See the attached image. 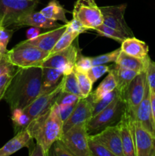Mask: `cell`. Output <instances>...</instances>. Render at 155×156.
<instances>
[{"label":"cell","mask_w":155,"mask_h":156,"mask_svg":"<svg viewBox=\"0 0 155 156\" xmlns=\"http://www.w3.org/2000/svg\"><path fill=\"white\" fill-rule=\"evenodd\" d=\"M42 94V68H18L3 98L11 110L25 108Z\"/></svg>","instance_id":"obj_1"},{"label":"cell","mask_w":155,"mask_h":156,"mask_svg":"<svg viewBox=\"0 0 155 156\" xmlns=\"http://www.w3.org/2000/svg\"><path fill=\"white\" fill-rule=\"evenodd\" d=\"M26 128L48 156L53 143L60 140L63 134V121L59 116L57 104L54 103L48 111L32 120Z\"/></svg>","instance_id":"obj_2"},{"label":"cell","mask_w":155,"mask_h":156,"mask_svg":"<svg viewBox=\"0 0 155 156\" xmlns=\"http://www.w3.org/2000/svg\"><path fill=\"white\" fill-rule=\"evenodd\" d=\"M126 110L124 100L117 94L113 101L104 110L91 117L87 122V129L89 135H94L105 128L118 123Z\"/></svg>","instance_id":"obj_3"},{"label":"cell","mask_w":155,"mask_h":156,"mask_svg":"<svg viewBox=\"0 0 155 156\" xmlns=\"http://www.w3.org/2000/svg\"><path fill=\"white\" fill-rule=\"evenodd\" d=\"M49 54V53L43 51L37 47L21 44V42L7 52L9 61L18 68L41 67Z\"/></svg>","instance_id":"obj_4"},{"label":"cell","mask_w":155,"mask_h":156,"mask_svg":"<svg viewBox=\"0 0 155 156\" xmlns=\"http://www.w3.org/2000/svg\"><path fill=\"white\" fill-rule=\"evenodd\" d=\"M38 0H0V26L15 28L23 15L35 10Z\"/></svg>","instance_id":"obj_5"},{"label":"cell","mask_w":155,"mask_h":156,"mask_svg":"<svg viewBox=\"0 0 155 156\" xmlns=\"http://www.w3.org/2000/svg\"><path fill=\"white\" fill-rule=\"evenodd\" d=\"M87 123H79L63 133L60 140L74 156H93L89 148Z\"/></svg>","instance_id":"obj_6"},{"label":"cell","mask_w":155,"mask_h":156,"mask_svg":"<svg viewBox=\"0 0 155 156\" xmlns=\"http://www.w3.org/2000/svg\"><path fill=\"white\" fill-rule=\"evenodd\" d=\"M72 14L73 18L88 30H93L103 23V14L94 0H76Z\"/></svg>","instance_id":"obj_7"},{"label":"cell","mask_w":155,"mask_h":156,"mask_svg":"<svg viewBox=\"0 0 155 156\" xmlns=\"http://www.w3.org/2000/svg\"><path fill=\"white\" fill-rule=\"evenodd\" d=\"M73 42L69 47L58 53L49 56L41 65V67H51L63 72L64 75L71 73L74 70V65L81 54L77 43Z\"/></svg>","instance_id":"obj_8"},{"label":"cell","mask_w":155,"mask_h":156,"mask_svg":"<svg viewBox=\"0 0 155 156\" xmlns=\"http://www.w3.org/2000/svg\"><path fill=\"white\" fill-rule=\"evenodd\" d=\"M146 84H147V75L145 71L137 75L136 77L132 81L126 91L124 100L126 105V110L131 114L134 120L138 106L144 96Z\"/></svg>","instance_id":"obj_9"},{"label":"cell","mask_w":155,"mask_h":156,"mask_svg":"<svg viewBox=\"0 0 155 156\" xmlns=\"http://www.w3.org/2000/svg\"><path fill=\"white\" fill-rule=\"evenodd\" d=\"M100 8L102 14H103V24L122 32L129 37H134L133 32L128 26L124 18L127 4H121L119 5L112 6H103V7Z\"/></svg>","instance_id":"obj_10"},{"label":"cell","mask_w":155,"mask_h":156,"mask_svg":"<svg viewBox=\"0 0 155 156\" xmlns=\"http://www.w3.org/2000/svg\"><path fill=\"white\" fill-rule=\"evenodd\" d=\"M62 87H63V79L62 78L60 82L56 88L40 95L28 106L23 109L24 113L30 118V121L40 115L41 114L48 111L53 106V104L56 103L59 93L62 91Z\"/></svg>","instance_id":"obj_11"},{"label":"cell","mask_w":155,"mask_h":156,"mask_svg":"<svg viewBox=\"0 0 155 156\" xmlns=\"http://www.w3.org/2000/svg\"><path fill=\"white\" fill-rule=\"evenodd\" d=\"M135 120L126 110L117 125L119 129L124 156H137L135 142Z\"/></svg>","instance_id":"obj_12"},{"label":"cell","mask_w":155,"mask_h":156,"mask_svg":"<svg viewBox=\"0 0 155 156\" xmlns=\"http://www.w3.org/2000/svg\"><path fill=\"white\" fill-rule=\"evenodd\" d=\"M93 117V103L90 95L81 98L77 102L70 117L63 122V133L72 126L82 123H87Z\"/></svg>","instance_id":"obj_13"},{"label":"cell","mask_w":155,"mask_h":156,"mask_svg":"<svg viewBox=\"0 0 155 156\" xmlns=\"http://www.w3.org/2000/svg\"><path fill=\"white\" fill-rule=\"evenodd\" d=\"M90 136L104 145L115 156H124L119 129L117 124L108 126L98 133L90 135Z\"/></svg>","instance_id":"obj_14"},{"label":"cell","mask_w":155,"mask_h":156,"mask_svg":"<svg viewBox=\"0 0 155 156\" xmlns=\"http://www.w3.org/2000/svg\"><path fill=\"white\" fill-rule=\"evenodd\" d=\"M135 142L137 156H155V136L135 120Z\"/></svg>","instance_id":"obj_15"},{"label":"cell","mask_w":155,"mask_h":156,"mask_svg":"<svg viewBox=\"0 0 155 156\" xmlns=\"http://www.w3.org/2000/svg\"><path fill=\"white\" fill-rule=\"evenodd\" d=\"M66 30V24L62 26L56 27L53 30L41 34L33 39H27L26 41H21V44L31 45L37 47L40 50L50 53L60 37L63 34Z\"/></svg>","instance_id":"obj_16"},{"label":"cell","mask_w":155,"mask_h":156,"mask_svg":"<svg viewBox=\"0 0 155 156\" xmlns=\"http://www.w3.org/2000/svg\"><path fill=\"white\" fill-rule=\"evenodd\" d=\"M135 120L139 122L143 127L145 128L148 132L155 136V128L153 117H152L151 104H150V87L147 82L146 84L144 96L137 110Z\"/></svg>","instance_id":"obj_17"},{"label":"cell","mask_w":155,"mask_h":156,"mask_svg":"<svg viewBox=\"0 0 155 156\" xmlns=\"http://www.w3.org/2000/svg\"><path fill=\"white\" fill-rule=\"evenodd\" d=\"M33 138L27 128L19 131L0 149V156H9L24 147L28 149L33 145Z\"/></svg>","instance_id":"obj_18"},{"label":"cell","mask_w":155,"mask_h":156,"mask_svg":"<svg viewBox=\"0 0 155 156\" xmlns=\"http://www.w3.org/2000/svg\"><path fill=\"white\" fill-rule=\"evenodd\" d=\"M109 71L113 74L115 78L116 82L115 89L118 91L119 95L122 98V99L125 100L126 91L129 88V85L132 81L136 77L137 75L139 74V73L122 67L117 65L116 63H115V65L110 66Z\"/></svg>","instance_id":"obj_19"},{"label":"cell","mask_w":155,"mask_h":156,"mask_svg":"<svg viewBox=\"0 0 155 156\" xmlns=\"http://www.w3.org/2000/svg\"><path fill=\"white\" fill-rule=\"evenodd\" d=\"M23 26H30V27L46 29L56 28L61 25H59L55 20L50 19L44 16L40 12L33 11L21 17L16 24L15 28L23 27Z\"/></svg>","instance_id":"obj_20"},{"label":"cell","mask_w":155,"mask_h":156,"mask_svg":"<svg viewBox=\"0 0 155 156\" xmlns=\"http://www.w3.org/2000/svg\"><path fill=\"white\" fill-rule=\"evenodd\" d=\"M121 50L124 53L139 59H145L149 58V47L147 44L134 37L126 38L121 43Z\"/></svg>","instance_id":"obj_21"},{"label":"cell","mask_w":155,"mask_h":156,"mask_svg":"<svg viewBox=\"0 0 155 156\" xmlns=\"http://www.w3.org/2000/svg\"><path fill=\"white\" fill-rule=\"evenodd\" d=\"M150 57L143 59L135 56H130L123 51L120 52L115 63L124 68L133 70L137 73H142L147 71L148 63L150 62Z\"/></svg>","instance_id":"obj_22"},{"label":"cell","mask_w":155,"mask_h":156,"mask_svg":"<svg viewBox=\"0 0 155 156\" xmlns=\"http://www.w3.org/2000/svg\"><path fill=\"white\" fill-rule=\"evenodd\" d=\"M42 68V94L56 88L64 73L62 70L51 67Z\"/></svg>","instance_id":"obj_23"},{"label":"cell","mask_w":155,"mask_h":156,"mask_svg":"<svg viewBox=\"0 0 155 156\" xmlns=\"http://www.w3.org/2000/svg\"><path fill=\"white\" fill-rule=\"evenodd\" d=\"M115 88H116V82L115 78L113 74L109 71L106 77L100 82L95 91L92 93L91 92V94H89L92 100V103L98 101L106 94L115 90Z\"/></svg>","instance_id":"obj_24"},{"label":"cell","mask_w":155,"mask_h":156,"mask_svg":"<svg viewBox=\"0 0 155 156\" xmlns=\"http://www.w3.org/2000/svg\"><path fill=\"white\" fill-rule=\"evenodd\" d=\"M41 13L50 19L55 21H61L65 24H67L69 21L66 18L65 12L66 10L59 4L56 0H52L48 3L45 8L40 11Z\"/></svg>","instance_id":"obj_25"},{"label":"cell","mask_w":155,"mask_h":156,"mask_svg":"<svg viewBox=\"0 0 155 156\" xmlns=\"http://www.w3.org/2000/svg\"><path fill=\"white\" fill-rule=\"evenodd\" d=\"M79 34H80V33H78V32L70 31V30H68L66 29L65 31L63 33V34L60 37L59 41H57L53 50H51L49 56H51V55L58 53V52L69 47L75 41L76 38L79 36Z\"/></svg>","instance_id":"obj_26"},{"label":"cell","mask_w":155,"mask_h":156,"mask_svg":"<svg viewBox=\"0 0 155 156\" xmlns=\"http://www.w3.org/2000/svg\"><path fill=\"white\" fill-rule=\"evenodd\" d=\"M93 30H95L100 36L109 37L119 43H122L124 40L129 37L127 35L123 34L122 32L119 31V30H116V29L112 28V27H109V26L106 25L103 23L100 24V25L96 27Z\"/></svg>","instance_id":"obj_27"},{"label":"cell","mask_w":155,"mask_h":156,"mask_svg":"<svg viewBox=\"0 0 155 156\" xmlns=\"http://www.w3.org/2000/svg\"><path fill=\"white\" fill-rule=\"evenodd\" d=\"M62 79H63V87H62V91L74 94L75 95L78 96L81 98H83L74 70L71 73H69V74L63 75Z\"/></svg>","instance_id":"obj_28"},{"label":"cell","mask_w":155,"mask_h":156,"mask_svg":"<svg viewBox=\"0 0 155 156\" xmlns=\"http://www.w3.org/2000/svg\"><path fill=\"white\" fill-rule=\"evenodd\" d=\"M12 120L13 122L14 129H15V133H17L27 127L30 123V120L27 117V114L24 113L22 108H16V109L12 110Z\"/></svg>","instance_id":"obj_29"},{"label":"cell","mask_w":155,"mask_h":156,"mask_svg":"<svg viewBox=\"0 0 155 156\" xmlns=\"http://www.w3.org/2000/svg\"><path fill=\"white\" fill-rule=\"evenodd\" d=\"M74 72L77 77L78 82L79 88H80L82 97H88L89 94H91L93 85H94L92 81L91 80L86 72L78 71V70L75 69H74Z\"/></svg>","instance_id":"obj_30"},{"label":"cell","mask_w":155,"mask_h":156,"mask_svg":"<svg viewBox=\"0 0 155 156\" xmlns=\"http://www.w3.org/2000/svg\"><path fill=\"white\" fill-rule=\"evenodd\" d=\"M117 94H118V91L116 89H115L103 96L98 101L93 103V117L104 110L115 99Z\"/></svg>","instance_id":"obj_31"},{"label":"cell","mask_w":155,"mask_h":156,"mask_svg":"<svg viewBox=\"0 0 155 156\" xmlns=\"http://www.w3.org/2000/svg\"><path fill=\"white\" fill-rule=\"evenodd\" d=\"M121 51L122 50L121 47H120V48L117 49L114 51L104 53V54L100 55V56H94V57H91L92 66L105 65V64L109 63V62H115Z\"/></svg>","instance_id":"obj_32"},{"label":"cell","mask_w":155,"mask_h":156,"mask_svg":"<svg viewBox=\"0 0 155 156\" xmlns=\"http://www.w3.org/2000/svg\"><path fill=\"white\" fill-rule=\"evenodd\" d=\"M88 144H89L90 150H91L93 156H115V155L111 151H109L104 145L92 139L90 136V135Z\"/></svg>","instance_id":"obj_33"},{"label":"cell","mask_w":155,"mask_h":156,"mask_svg":"<svg viewBox=\"0 0 155 156\" xmlns=\"http://www.w3.org/2000/svg\"><path fill=\"white\" fill-rule=\"evenodd\" d=\"M48 155L55 156H74L72 152L68 149L61 140H58L53 143L49 150Z\"/></svg>","instance_id":"obj_34"},{"label":"cell","mask_w":155,"mask_h":156,"mask_svg":"<svg viewBox=\"0 0 155 156\" xmlns=\"http://www.w3.org/2000/svg\"><path fill=\"white\" fill-rule=\"evenodd\" d=\"M14 30L0 26V56L7 54V46L12 38Z\"/></svg>","instance_id":"obj_35"},{"label":"cell","mask_w":155,"mask_h":156,"mask_svg":"<svg viewBox=\"0 0 155 156\" xmlns=\"http://www.w3.org/2000/svg\"><path fill=\"white\" fill-rule=\"evenodd\" d=\"M110 69V66L105 65H97L92 66L87 71V74L89 76L91 80L92 81L93 84L97 82V79H100L103 76L105 73H109Z\"/></svg>","instance_id":"obj_36"},{"label":"cell","mask_w":155,"mask_h":156,"mask_svg":"<svg viewBox=\"0 0 155 156\" xmlns=\"http://www.w3.org/2000/svg\"><path fill=\"white\" fill-rule=\"evenodd\" d=\"M80 98H81L75 95V94L62 91L59 93V96L56 101V103L58 105H72V104L77 103Z\"/></svg>","instance_id":"obj_37"},{"label":"cell","mask_w":155,"mask_h":156,"mask_svg":"<svg viewBox=\"0 0 155 156\" xmlns=\"http://www.w3.org/2000/svg\"><path fill=\"white\" fill-rule=\"evenodd\" d=\"M18 67L9 61L7 54L0 56V76L5 73H15Z\"/></svg>","instance_id":"obj_38"},{"label":"cell","mask_w":155,"mask_h":156,"mask_svg":"<svg viewBox=\"0 0 155 156\" xmlns=\"http://www.w3.org/2000/svg\"><path fill=\"white\" fill-rule=\"evenodd\" d=\"M92 66V62H91V57L84 56L81 54L79 55L77 61L74 65V69L78 70V71L86 72Z\"/></svg>","instance_id":"obj_39"},{"label":"cell","mask_w":155,"mask_h":156,"mask_svg":"<svg viewBox=\"0 0 155 156\" xmlns=\"http://www.w3.org/2000/svg\"><path fill=\"white\" fill-rule=\"evenodd\" d=\"M146 75H147V82L149 87L155 93V62L152 61L151 59L148 63Z\"/></svg>","instance_id":"obj_40"},{"label":"cell","mask_w":155,"mask_h":156,"mask_svg":"<svg viewBox=\"0 0 155 156\" xmlns=\"http://www.w3.org/2000/svg\"><path fill=\"white\" fill-rule=\"evenodd\" d=\"M15 73H5L0 76V101L4 97L5 93Z\"/></svg>","instance_id":"obj_41"},{"label":"cell","mask_w":155,"mask_h":156,"mask_svg":"<svg viewBox=\"0 0 155 156\" xmlns=\"http://www.w3.org/2000/svg\"><path fill=\"white\" fill-rule=\"evenodd\" d=\"M76 104H72V105H58V111H59V116H60L61 119L63 122H65L70 115L71 114L72 111H74V108H75Z\"/></svg>","instance_id":"obj_42"},{"label":"cell","mask_w":155,"mask_h":156,"mask_svg":"<svg viewBox=\"0 0 155 156\" xmlns=\"http://www.w3.org/2000/svg\"><path fill=\"white\" fill-rule=\"evenodd\" d=\"M66 29L70 31H77L80 34L84 33L88 30L78 20L74 18H73L71 21L67 23Z\"/></svg>","instance_id":"obj_43"},{"label":"cell","mask_w":155,"mask_h":156,"mask_svg":"<svg viewBox=\"0 0 155 156\" xmlns=\"http://www.w3.org/2000/svg\"><path fill=\"white\" fill-rule=\"evenodd\" d=\"M29 155L30 156H47V154L44 151L43 148L38 143H35L33 145V149H30Z\"/></svg>","instance_id":"obj_44"},{"label":"cell","mask_w":155,"mask_h":156,"mask_svg":"<svg viewBox=\"0 0 155 156\" xmlns=\"http://www.w3.org/2000/svg\"><path fill=\"white\" fill-rule=\"evenodd\" d=\"M41 32V28L39 27H31L30 28H29L28 30L26 32V37H27V39H33V38L36 37L37 36H39Z\"/></svg>","instance_id":"obj_45"},{"label":"cell","mask_w":155,"mask_h":156,"mask_svg":"<svg viewBox=\"0 0 155 156\" xmlns=\"http://www.w3.org/2000/svg\"><path fill=\"white\" fill-rule=\"evenodd\" d=\"M150 104H151L152 117H153V124L155 128V93L150 88Z\"/></svg>","instance_id":"obj_46"},{"label":"cell","mask_w":155,"mask_h":156,"mask_svg":"<svg viewBox=\"0 0 155 156\" xmlns=\"http://www.w3.org/2000/svg\"><path fill=\"white\" fill-rule=\"evenodd\" d=\"M28 1H32V0H28Z\"/></svg>","instance_id":"obj_47"}]
</instances>
